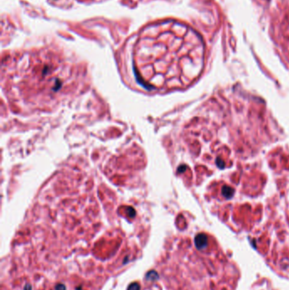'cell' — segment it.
I'll return each instance as SVG.
<instances>
[{"instance_id": "cell-4", "label": "cell", "mask_w": 289, "mask_h": 290, "mask_svg": "<svg viewBox=\"0 0 289 290\" xmlns=\"http://www.w3.org/2000/svg\"><path fill=\"white\" fill-rule=\"evenodd\" d=\"M55 290H65V286L64 284L59 283L55 286Z\"/></svg>"}, {"instance_id": "cell-1", "label": "cell", "mask_w": 289, "mask_h": 290, "mask_svg": "<svg viewBox=\"0 0 289 290\" xmlns=\"http://www.w3.org/2000/svg\"><path fill=\"white\" fill-rule=\"evenodd\" d=\"M203 55V42L195 31L166 21L149 26L140 34L134 68L145 86L163 89L182 83V76H195L202 68Z\"/></svg>"}, {"instance_id": "cell-2", "label": "cell", "mask_w": 289, "mask_h": 290, "mask_svg": "<svg viewBox=\"0 0 289 290\" xmlns=\"http://www.w3.org/2000/svg\"><path fill=\"white\" fill-rule=\"evenodd\" d=\"M147 280H150V281H154L158 278V274L154 272V271H151L149 272H148V274L146 276Z\"/></svg>"}, {"instance_id": "cell-3", "label": "cell", "mask_w": 289, "mask_h": 290, "mask_svg": "<svg viewBox=\"0 0 289 290\" xmlns=\"http://www.w3.org/2000/svg\"><path fill=\"white\" fill-rule=\"evenodd\" d=\"M127 290H140V286L137 283H132V284L129 285Z\"/></svg>"}]
</instances>
